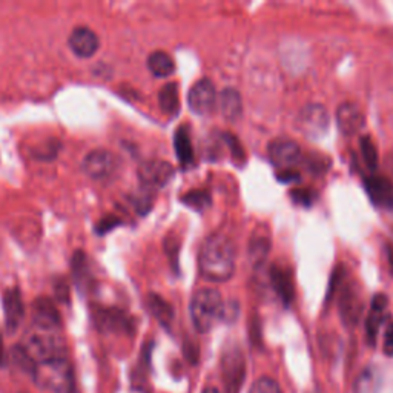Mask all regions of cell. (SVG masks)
<instances>
[{
  "label": "cell",
  "instance_id": "1",
  "mask_svg": "<svg viewBox=\"0 0 393 393\" xmlns=\"http://www.w3.org/2000/svg\"><path fill=\"white\" fill-rule=\"evenodd\" d=\"M235 246L229 237L213 234L204 240L198 255L200 272L213 283L227 281L235 270Z\"/></svg>",
  "mask_w": 393,
  "mask_h": 393
},
{
  "label": "cell",
  "instance_id": "2",
  "mask_svg": "<svg viewBox=\"0 0 393 393\" xmlns=\"http://www.w3.org/2000/svg\"><path fill=\"white\" fill-rule=\"evenodd\" d=\"M20 347L25 350V353L30 356L35 366L68 358L62 326H42L33 323Z\"/></svg>",
  "mask_w": 393,
  "mask_h": 393
},
{
  "label": "cell",
  "instance_id": "3",
  "mask_svg": "<svg viewBox=\"0 0 393 393\" xmlns=\"http://www.w3.org/2000/svg\"><path fill=\"white\" fill-rule=\"evenodd\" d=\"M225 303L220 292L206 288L195 292L191 302V318L198 332L206 333L223 318Z\"/></svg>",
  "mask_w": 393,
  "mask_h": 393
},
{
  "label": "cell",
  "instance_id": "4",
  "mask_svg": "<svg viewBox=\"0 0 393 393\" xmlns=\"http://www.w3.org/2000/svg\"><path fill=\"white\" fill-rule=\"evenodd\" d=\"M34 376L40 385L55 393H73L74 390L73 367L68 358L35 366Z\"/></svg>",
  "mask_w": 393,
  "mask_h": 393
},
{
  "label": "cell",
  "instance_id": "5",
  "mask_svg": "<svg viewBox=\"0 0 393 393\" xmlns=\"http://www.w3.org/2000/svg\"><path fill=\"white\" fill-rule=\"evenodd\" d=\"M246 376L245 356L237 346H229L221 355V378L226 393H238Z\"/></svg>",
  "mask_w": 393,
  "mask_h": 393
},
{
  "label": "cell",
  "instance_id": "6",
  "mask_svg": "<svg viewBox=\"0 0 393 393\" xmlns=\"http://www.w3.org/2000/svg\"><path fill=\"white\" fill-rule=\"evenodd\" d=\"M297 126L307 139L318 140L329 130V114L323 105L311 103L298 112Z\"/></svg>",
  "mask_w": 393,
  "mask_h": 393
},
{
  "label": "cell",
  "instance_id": "7",
  "mask_svg": "<svg viewBox=\"0 0 393 393\" xmlns=\"http://www.w3.org/2000/svg\"><path fill=\"white\" fill-rule=\"evenodd\" d=\"M269 160L280 171H289L302 159L298 143L290 139H277L269 143Z\"/></svg>",
  "mask_w": 393,
  "mask_h": 393
},
{
  "label": "cell",
  "instance_id": "8",
  "mask_svg": "<svg viewBox=\"0 0 393 393\" xmlns=\"http://www.w3.org/2000/svg\"><path fill=\"white\" fill-rule=\"evenodd\" d=\"M217 100L218 97L216 87H213V83L209 80V78L198 80L194 87L191 88L188 96L189 108L195 114H198V116L211 114L212 110L216 108Z\"/></svg>",
  "mask_w": 393,
  "mask_h": 393
},
{
  "label": "cell",
  "instance_id": "9",
  "mask_svg": "<svg viewBox=\"0 0 393 393\" xmlns=\"http://www.w3.org/2000/svg\"><path fill=\"white\" fill-rule=\"evenodd\" d=\"M175 174L174 166L168 161L163 160H151L143 163L139 168V178L140 182L148 186V188H163L166 186Z\"/></svg>",
  "mask_w": 393,
  "mask_h": 393
},
{
  "label": "cell",
  "instance_id": "10",
  "mask_svg": "<svg viewBox=\"0 0 393 393\" xmlns=\"http://www.w3.org/2000/svg\"><path fill=\"white\" fill-rule=\"evenodd\" d=\"M117 160L106 149H94L83 160V171L94 180H103L116 171Z\"/></svg>",
  "mask_w": 393,
  "mask_h": 393
},
{
  "label": "cell",
  "instance_id": "11",
  "mask_svg": "<svg viewBox=\"0 0 393 393\" xmlns=\"http://www.w3.org/2000/svg\"><path fill=\"white\" fill-rule=\"evenodd\" d=\"M68 45L77 57L80 59H89L100 48L98 35L88 26H77L71 31L68 37Z\"/></svg>",
  "mask_w": 393,
  "mask_h": 393
},
{
  "label": "cell",
  "instance_id": "12",
  "mask_svg": "<svg viewBox=\"0 0 393 393\" xmlns=\"http://www.w3.org/2000/svg\"><path fill=\"white\" fill-rule=\"evenodd\" d=\"M337 123L342 134L353 135L358 134L364 128V125H366V117H364V112L360 106L346 102L338 106Z\"/></svg>",
  "mask_w": 393,
  "mask_h": 393
},
{
  "label": "cell",
  "instance_id": "13",
  "mask_svg": "<svg viewBox=\"0 0 393 393\" xmlns=\"http://www.w3.org/2000/svg\"><path fill=\"white\" fill-rule=\"evenodd\" d=\"M372 202L385 209H393V183L381 175H372L364 180Z\"/></svg>",
  "mask_w": 393,
  "mask_h": 393
},
{
  "label": "cell",
  "instance_id": "14",
  "mask_svg": "<svg viewBox=\"0 0 393 393\" xmlns=\"http://www.w3.org/2000/svg\"><path fill=\"white\" fill-rule=\"evenodd\" d=\"M3 311H5V323L8 332H16L19 326L22 324L25 315V307L19 289H10L3 295Z\"/></svg>",
  "mask_w": 393,
  "mask_h": 393
},
{
  "label": "cell",
  "instance_id": "15",
  "mask_svg": "<svg viewBox=\"0 0 393 393\" xmlns=\"http://www.w3.org/2000/svg\"><path fill=\"white\" fill-rule=\"evenodd\" d=\"M389 299L383 294H378L372 299V307L366 320V335L369 344H375L378 331L385 318V307H387Z\"/></svg>",
  "mask_w": 393,
  "mask_h": 393
},
{
  "label": "cell",
  "instance_id": "16",
  "mask_svg": "<svg viewBox=\"0 0 393 393\" xmlns=\"http://www.w3.org/2000/svg\"><path fill=\"white\" fill-rule=\"evenodd\" d=\"M270 281H272L274 289L277 290L278 297L283 299V303L290 304L295 295V286L289 270L280 266H272V269H270Z\"/></svg>",
  "mask_w": 393,
  "mask_h": 393
},
{
  "label": "cell",
  "instance_id": "17",
  "mask_svg": "<svg viewBox=\"0 0 393 393\" xmlns=\"http://www.w3.org/2000/svg\"><path fill=\"white\" fill-rule=\"evenodd\" d=\"M218 106L225 119L231 121L237 120L243 111V100L240 92L234 88L223 89L218 96Z\"/></svg>",
  "mask_w": 393,
  "mask_h": 393
},
{
  "label": "cell",
  "instance_id": "18",
  "mask_svg": "<svg viewBox=\"0 0 393 393\" xmlns=\"http://www.w3.org/2000/svg\"><path fill=\"white\" fill-rule=\"evenodd\" d=\"M33 323L42 326H62L60 315L51 302L45 298H40L34 303L33 307Z\"/></svg>",
  "mask_w": 393,
  "mask_h": 393
},
{
  "label": "cell",
  "instance_id": "19",
  "mask_svg": "<svg viewBox=\"0 0 393 393\" xmlns=\"http://www.w3.org/2000/svg\"><path fill=\"white\" fill-rule=\"evenodd\" d=\"M174 148H175V154L178 157V160H180L183 166H191V164L194 163V148H192L191 137L188 134V130H186L184 126H180L175 131Z\"/></svg>",
  "mask_w": 393,
  "mask_h": 393
},
{
  "label": "cell",
  "instance_id": "20",
  "mask_svg": "<svg viewBox=\"0 0 393 393\" xmlns=\"http://www.w3.org/2000/svg\"><path fill=\"white\" fill-rule=\"evenodd\" d=\"M361 307L363 304L358 294H356L352 288H347L341 298V315L344 318L346 323L355 324L356 321H358Z\"/></svg>",
  "mask_w": 393,
  "mask_h": 393
},
{
  "label": "cell",
  "instance_id": "21",
  "mask_svg": "<svg viewBox=\"0 0 393 393\" xmlns=\"http://www.w3.org/2000/svg\"><path fill=\"white\" fill-rule=\"evenodd\" d=\"M148 68L155 77H168L175 71V62L168 53L154 51L148 57Z\"/></svg>",
  "mask_w": 393,
  "mask_h": 393
},
{
  "label": "cell",
  "instance_id": "22",
  "mask_svg": "<svg viewBox=\"0 0 393 393\" xmlns=\"http://www.w3.org/2000/svg\"><path fill=\"white\" fill-rule=\"evenodd\" d=\"M160 108L168 116H177L180 111V96H178V85L166 83L159 92Z\"/></svg>",
  "mask_w": 393,
  "mask_h": 393
},
{
  "label": "cell",
  "instance_id": "23",
  "mask_svg": "<svg viewBox=\"0 0 393 393\" xmlns=\"http://www.w3.org/2000/svg\"><path fill=\"white\" fill-rule=\"evenodd\" d=\"M148 306L151 309L152 315L160 321L163 326H169L174 318V311L169 303L164 302L161 297L157 294H151L148 297Z\"/></svg>",
  "mask_w": 393,
  "mask_h": 393
},
{
  "label": "cell",
  "instance_id": "24",
  "mask_svg": "<svg viewBox=\"0 0 393 393\" xmlns=\"http://www.w3.org/2000/svg\"><path fill=\"white\" fill-rule=\"evenodd\" d=\"M381 389V376L375 369L364 370L355 383V393H378Z\"/></svg>",
  "mask_w": 393,
  "mask_h": 393
},
{
  "label": "cell",
  "instance_id": "25",
  "mask_svg": "<svg viewBox=\"0 0 393 393\" xmlns=\"http://www.w3.org/2000/svg\"><path fill=\"white\" fill-rule=\"evenodd\" d=\"M182 202L195 211H204L206 208H209L212 200H211V194L206 189H194L186 192V194L182 197Z\"/></svg>",
  "mask_w": 393,
  "mask_h": 393
},
{
  "label": "cell",
  "instance_id": "26",
  "mask_svg": "<svg viewBox=\"0 0 393 393\" xmlns=\"http://www.w3.org/2000/svg\"><path fill=\"white\" fill-rule=\"evenodd\" d=\"M270 243L266 237H256L251 241V246H249V256H251L252 263L261 264L269 254Z\"/></svg>",
  "mask_w": 393,
  "mask_h": 393
},
{
  "label": "cell",
  "instance_id": "27",
  "mask_svg": "<svg viewBox=\"0 0 393 393\" xmlns=\"http://www.w3.org/2000/svg\"><path fill=\"white\" fill-rule=\"evenodd\" d=\"M360 146L364 161H366L369 169L375 171L378 168V151L375 148V143L372 141V139L367 137V135H363L360 139Z\"/></svg>",
  "mask_w": 393,
  "mask_h": 393
},
{
  "label": "cell",
  "instance_id": "28",
  "mask_svg": "<svg viewBox=\"0 0 393 393\" xmlns=\"http://www.w3.org/2000/svg\"><path fill=\"white\" fill-rule=\"evenodd\" d=\"M223 139L227 143V148H229V151H231V155H232L235 164H238V166H241V164H245L246 152H245V149H243L240 140L237 137H234L232 134H223Z\"/></svg>",
  "mask_w": 393,
  "mask_h": 393
},
{
  "label": "cell",
  "instance_id": "29",
  "mask_svg": "<svg viewBox=\"0 0 393 393\" xmlns=\"http://www.w3.org/2000/svg\"><path fill=\"white\" fill-rule=\"evenodd\" d=\"M249 393H283L281 387L278 385L277 381H274L272 378L263 376L260 380H256L252 385V389Z\"/></svg>",
  "mask_w": 393,
  "mask_h": 393
},
{
  "label": "cell",
  "instance_id": "30",
  "mask_svg": "<svg viewBox=\"0 0 393 393\" xmlns=\"http://www.w3.org/2000/svg\"><path fill=\"white\" fill-rule=\"evenodd\" d=\"M290 198L294 200L297 204L311 206L313 202V192L306 188H297L290 191Z\"/></svg>",
  "mask_w": 393,
  "mask_h": 393
},
{
  "label": "cell",
  "instance_id": "31",
  "mask_svg": "<svg viewBox=\"0 0 393 393\" xmlns=\"http://www.w3.org/2000/svg\"><path fill=\"white\" fill-rule=\"evenodd\" d=\"M120 223H121L120 218L110 216V217H106V218H103V220H100V221H98V225H97V232H98L100 235H103V234H106V232L112 231L114 227L119 226Z\"/></svg>",
  "mask_w": 393,
  "mask_h": 393
},
{
  "label": "cell",
  "instance_id": "32",
  "mask_svg": "<svg viewBox=\"0 0 393 393\" xmlns=\"http://www.w3.org/2000/svg\"><path fill=\"white\" fill-rule=\"evenodd\" d=\"M384 353L387 356H393V323L387 326V331L384 335Z\"/></svg>",
  "mask_w": 393,
  "mask_h": 393
},
{
  "label": "cell",
  "instance_id": "33",
  "mask_svg": "<svg viewBox=\"0 0 393 393\" xmlns=\"http://www.w3.org/2000/svg\"><path fill=\"white\" fill-rule=\"evenodd\" d=\"M277 177H278V180L283 182V183H292V182L299 180V174L295 173V171H292V169L280 171Z\"/></svg>",
  "mask_w": 393,
  "mask_h": 393
},
{
  "label": "cell",
  "instance_id": "34",
  "mask_svg": "<svg viewBox=\"0 0 393 393\" xmlns=\"http://www.w3.org/2000/svg\"><path fill=\"white\" fill-rule=\"evenodd\" d=\"M385 251H387V263H389L390 272L393 274V245H387Z\"/></svg>",
  "mask_w": 393,
  "mask_h": 393
},
{
  "label": "cell",
  "instance_id": "35",
  "mask_svg": "<svg viewBox=\"0 0 393 393\" xmlns=\"http://www.w3.org/2000/svg\"><path fill=\"white\" fill-rule=\"evenodd\" d=\"M3 360H5V353H3V341H2V337H0V366L3 364Z\"/></svg>",
  "mask_w": 393,
  "mask_h": 393
},
{
  "label": "cell",
  "instance_id": "36",
  "mask_svg": "<svg viewBox=\"0 0 393 393\" xmlns=\"http://www.w3.org/2000/svg\"><path fill=\"white\" fill-rule=\"evenodd\" d=\"M203 393H220L216 387H208V389H204Z\"/></svg>",
  "mask_w": 393,
  "mask_h": 393
}]
</instances>
